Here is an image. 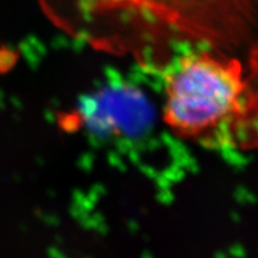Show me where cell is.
<instances>
[{
	"mask_svg": "<svg viewBox=\"0 0 258 258\" xmlns=\"http://www.w3.org/2000/svg\"><path fill=\"white\" fill-rule=\"evenodd\" d=\"M51 21L93 47L169 62L188 48L258 43V0H41Z\"/></svg>",
	"mask_w": 258,
	"mask_h": 258,
	"instance_id": "cell-1",
	"label": "cell"
},
{
	"mask_svg": "<svg viewBox=\"0 0 258 258\" xmlns=\"http://www.w3.org/2000/svg\"><path fill=\"white\" fill-rule=\"evenodd\" d=\"M164 124L203 150H258V43L230 51L188 48L164 66Z\"/></svg>",
	"mask_w": 258,
	"mask_h": 258,
	"instance_id": "cell-2",
	"label": "cell"
}]
</instances>
